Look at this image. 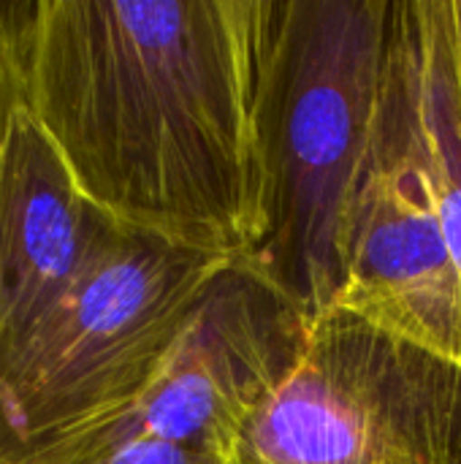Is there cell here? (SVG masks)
I'll return each mask as SVG.
<instances>
[{"instance_id": "cell-1", "label": "cell", "mask_w": 461, "mask_h": 464, "mask_svg": "<svg viewBox=\"0 0 461 464\" xmlns=\"http://www.w3.org/2000/svg\"><path fill=\"white\" fill-rule=\"evenodd\" d=\"M280 0H3L24 109L111 223L228 261L266 234Z\"/></svg>"}, {"instance_id": "cell-2", "label": "cell", "mask_w": 461, "mask_h": 464, "mask_svg": "<svg viewBox=\"0 0 461 464\" xmlns=\"http://www.w3.org/2000/svg\"><path fill=\"white\" fill-rule=\"evenodd\" d=\"M397 0H280L261 133L266 234L247 269L307 321L342 288V237L389 84Z\"/></svg>"}, {"instance_id": "cell-3", "label": "cell", "mask_w": 461, "mask_h": 464, "mask_svg": "<svg viewBox=\"0 0 461 464\" xmlns=\"http://www.w3.org/2000/svg\"><path fill=\"white\" fill-rule=\"evenodd\" d=\"M231 264L117 228L0 359V464L41 459L122 416Z\"/></svg>"}, {"instance_id": "cell-4", "label": "cell", "mask_w": 461, "mask_h": 464, "mask_svg": "<svg viewBox=\"0 0 461 464\" xmlns=\"http://www.w3.org/2000/svg\"><path fill=\"white\" fill-rule=\"evenodd\" d=\"M236 464H461V367L331 307L307 324Z\"/></svg>"}, {"instance_id": "cell-5", "label": "cell", "mask_w": 461, "mask_h": 464, "mask_svg": "<svg viewBox=\"0 0 461 464\" xmlns=\"http://www.w3.org/2000/svg\"><path fill=\"white\" fill-rule=\"evenodd\" d=\"M334 307L461 367V272L416 152L397 22L378 133L345 223Z\"/></svg>"}, {"instance_id": "cell-6", "label": "cell", "mask_w": 461, "mask_h": 464, "mask_svg": "<svg viewBox=\"0 0 461 464\" xmlns=\"http://www.w3.org/2000/svg\"><path fill=\"white\" fill-rule=\"evenodd\" d=\"M307 315L245 264H231L204 294L125 427L223 464L293 367Z\"/></svg>"}, {"instance_id": "cell-7", "label": "cell", "mask_w": 461, "mask_h": 464, "mask_svg": "<svg viewBox=\"0 0 461 464\" xmlns=\"http://www.w3.org/2000/svg\"><path fill=\"white\" fill-rule=\"evenodd\" d=\"M117 228L122 226L79 193L24 109L5 44L0 90V359L65 296Z\"/></svg>"}, {"instance_id": "cell-8", "label": "cell", "mask_w": 461, "mask_h": 464, "mask_svg": "<svg viewBox=\"0 0 461 464\" xmlns=\"http://www.w3.org/2000/svg\"><path fill=\"white\" fill-rule=\"evenodd\" d=\"M397 30L416 152L461 272V87L448 0H399Z\"/></svg>"}, {"instance_id": "cell-9", "label": "cell", "mask_w": 461, "mask_h": 464, "mask_svg": "<svg viewBox=\"0 0 461 464\" xmlns=\"http://www.w3.org/2000/svg\"><path fill=\"white\" fill-rule=\"evenodd\" d=\"M448 11H451V38H454V54H456L461 87V0H448Z\"/></svg>"}, {"instance_id": "cell-10", "label": "cell", "mask_w": 461, "mask_h": 464, "mask_svg": "<svg viewBox=\"0 0 461 464\" xmlns=\"http://www.w3.org/2000/svg\"><path fill=\"white\" fill-rule=\"evenodd\" d=\"M3 73H5V24H3V0H0V90H3Z\"/></svg>"}]
</instances>
